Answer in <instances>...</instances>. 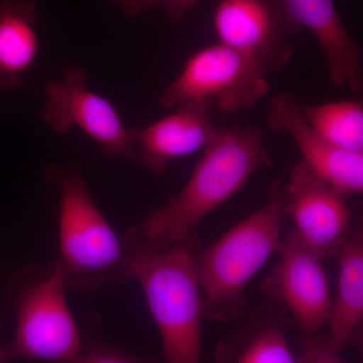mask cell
I'll list each match as a JSON object with an SVG mask.
<instances>
[{
  "label": "cell",
  "mask_w": 363,
  "mask_h": 363,
  "mask_svg": "<svg viewBox=\"0 0 363 363\" xmlns=\"http://www.w3.org/2000/svg\"><path fill=\"white\" fill-rule=\"evenodd\" d=\"M264 135L257 124L217 130L185 187L147 215L140 233L162 248L199 245L196 230L202 219L240 192L257 169L271 166Z\"/></svg>",
  "instance_id": "1"
},
{
  "label": "cell",
  "mask_w": 363,
  "mask_h": 363,
  "mask_svg": "<svg viewBox=\"0 0 363 363\" xmlns=\"http://www.w3.org/2000/svg\"><path fill=\"white\" fill-rule=\"evenodd\" d=\"M131 281L142 288L169 363L202 359L203 297L194 264L199 245L162 248L133 227L123 236Z\"/></svg>",
  "instance_id": "2"
},
{
  "label": "cell",
  "mask_w": 363,
  "mask_h": 363,
  "mask_svg": "<svg viewBox=\"0 0 363 363\" xmlns=\"http://www.w3.org/2000/svg\"><path fill=\"white\" fill-rule=\"evenodd\" d=\"M285 205V185L281 181H274L264 206L207 250H194L204 318L213 322H228L245 315V289L277 252L281 241Z\"/></svg>",
  "instance_id": "3"
},
{
  "label": "cell",
  "mask_w": 363,
  "mask_h": 363,
  "mask_svg": "<svg viewBox=\"0 0 363 363\" xmlns=\"http://www.w3.org/2000/svg\"><path fill=\"white\" fill-rule=\"evenodd\" d=\"M48 180L59 191V257L67 286L95 292L107 284L131 281L123 240L91 197L82 168L51 164Z\"/></svg>",
  "instance_id": "4"
},
{
  "label": "cell",
  "mask_w": 363,
  "mask_h": 363,
  "mask_svg": "<svg viewBox=\"0 0 363 363\" xmlns=\"http://www.w3.org/2000/svg\"><path fill=\"white\" fill-rule=\"evenodd\" d=\"M67 285L56 262L26 267L9 281L7 298L16 313L9 359L80 363L83 344L66 297Z\"/></svg>",
  "instance_id": "5"
},
{
  "label": "cell",
  "mask_w": 363,
  "mask_h": 363,
  "mask_svg": "<svg viewBox=\"0 0 363 363\" xmlns=\"http://www.w3.org/2000/svg\"><path fill=\"white\" fill-rule=\"evenodd\" d=\"M266 65L252 55L217 42L193 52L160 96L164 107L209 100L231 114L252 108L271 89Z\"/></svg>",
  "instance_id": "6"
},
{
  "label": "cell",
  "mask_w": 363,
  "mask_h": 363,
  "mask_svg": "<svg viewBox=\"0 0 363 363\" xmlns=\"http://www.w3.org/2000/svg\"><path fill=\"white\" fill-rule=\"evenodd\" d=\"M87 79L83 67L72 65L62 78L45 84L43 121L58 135H67L74 126L80 128L107 156L135 161L130 130L116 106L88 88Z\"/></svg>",
  "instance_id": "7"
},
{
  "label": "cell",
  "mask_w": 363,
  "mask_h": 363,
  "mask_svg": "<svg viewBox=\"0 0 363 363\" xmlns=\"http://www.w3.org/2000/svg\"><path fill=\"white\" fill-rule=\"evenodd\" d=\"M279 262L262 281V292L285 306L298 329L314 335L330 320L333 298L322 259L296 231L281 238Z\"/></svg>",
  "instance_id": "8"
},
{
  "label": "cell",
  "mask_w": 363,
  "mask_h": 363,
  "mask_svg": "<svg viewBox=\"0 0 363 363\" xmlns=\"http://www.w3.org/2000/svg\"><path fill=\"white\" fill-rule=\"evenodd\" d=\"M212 26L219 43L257 57L269 72L295 52L283 0H215Z\"/></svg>",
  "instance_id": "9"
},
{
  "label": "cell",
  "mask_w": 363,
  "mask_h": 363,
  "mask_svg": "<svg viewBox=\"0 0 363 363\" xmlns=\"http://www.w3.org/2000/svg\"><path fill=\"white\" fill-rule=\"evenodd\" d=\"M286 216L296 233L322 259L338 255L351 228L347 195L298 162L285 185Z\"/></svg>",
  "instance_id": "10"
},
{
  "label": "cell",
  "mask_w": 363,
  "mask_h": 363,
  "mask_svg": "<svg viewBox=\"0 0 363 363\" xmlns=\"http://www.w3.org/2000/svg\"><path fill=\"white\" fill-rule=\"evenodd\" d=\"M267 125L292 136L302 161L332 187L347 196L362 192L363 152L341 149L318 133L303 116L293 94L285 92L272 97Z\"/></svg>",
  "instance_id": "11"
},
{
  "label": "cell",
  "mask_w": 363,
  "mask_h": 363,
  "mask_svg": "<svg viewBox=\"0 0 363 363\" xmlns=\"http://www.w3.org/2000/svg\"><path fill=\"white\" fill-rule=\"evenodd\" d=\"M212 107L209 100L189 101L155 123L128 128L136 150L135 161L159 175L173 160L204 149L218 130L210 119Z\"/></svg>",
  "instance_id": "12"
},
{
  "label": "cell",
  "mask_w": 363,
  "mask_h": 363,
  "mask_svg": "<svg viewBox=\"0 0 363 363\" xmlns=\"http://www.w3.org/2000/svg\"><path fill=\"white\" fill-rule=\"evenodd\" d=\"M339 257L337 296L324 337L306 344L301 362H341L340 352L357 333L363 320V228L359 221L351 228Z\"/></svg>",
  "instance_id": "13"
},
{
  "label": "cell",
  "mask_w": 363,
  "mask_h": 363,
  "mask_svg": "<svg viewBox=\"0 0 363 363\" xmlns=\"http://www.w3.org/2000/svg\"><path fill=\"white\" fill-rule=\"evenodd\" d=\"M291 32L297 35L303 28L315 35L326 60L332 87L346 85L362 95V55L341 21L334 0H283Z\"/></svg>",
  "instance_id": "14"
},
{
  "label": "cell",
  "mask_w": 363,
  "mask_h": 363,
  "mask_svg": "<svg viewBox=\"0 0 363 363\" xmlns=\"http://www.w3.org/2000/svg\"><path fill=\"white\" fill-rule=\"evenodd\" d=\"M39 11L33 0L0 2V90L20 88L40 54Z\"/></svg>",
  "instance_id": "15"
},
{
  "label": "cell",
  "mask_w": 363,
  "mask_h": 363,
  "mask_svg": "<svg viewBox=\"0 0 363 363\" xmlns=\"http://www.w3.org/2000/svg\"><path fill=\"white\" fill-rule=\"evenodd\" d=\"M215 358L218 362L294 363L301 362L293 352L283 325L267 322L245 332L240 339L222 341Z\"/></svg>",
  "instance_id": "16"
},
{
  "label": "cell",
  "mask_w": 363,
  "mask_h": 363,
  "mask_svg": "<svg viewBox=\"0 0 363 363\" xmlns=\"http://www.w3.org/2000/svg\"><path fill=\"white\" fill-rule=\"evenodd\" d=\"M307 123L329 142L350 152H363V102L300 104Z\"/></svg>",
  "instance_id": "17"
},
{
  "label": "cell",
  "mask_w": 363,
  "mask_h": 363,
  "mask_svg": "<svg viewBox=\"0 0 363 363\" xmlns=\"http://www.w3.org/2000/svg\"><path fill=\"white\" fill-rule=\"evenodd\" d=\"M123 9L124 16L136 18L155 6L166 11L167 20L175 23L183 21L186 16L202 0H111Z\"/></svg>",
  "instance_id": "18"
},
{
  "label": "cell",
  "mask_w": 363,
  "mask_h": 363,
  "mask_svg": "<svg viewBox=\"0 0 363 363\" xmlns=\"http://www.w3.org/2000/svg\"><path fill=\"white\" fill-rule=\"evenodd\" d=\"M149 357H138L113 346L95 344L90 347H83L80 363H140L149 362Z\"/></svg>",
  "instance_id": "19"
},
{
  "label": "cell",
  "mask_w": 363,
  "mask_h": 363,
  "mask_svg": "<svg viewBox=\"0 0 363 363\" xmlns=\"http://www.w3.org/2000/svg\"><path fill=\"white\" fill-rule=\"evenodd\" d=\"M0 330H1V321H0ZM9 359V353H7L6 348H4L0 346V362H6V360Z\"/></svg>",
  "instance_id": "20"
}]
</instances>
